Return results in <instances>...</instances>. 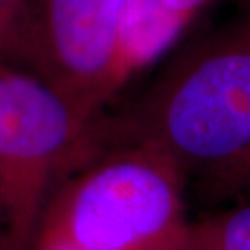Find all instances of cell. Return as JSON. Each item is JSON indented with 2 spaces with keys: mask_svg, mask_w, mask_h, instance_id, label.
<instances>
[{
  "mask_svg": "<svg viewBox=\"0 0 250 250\" xmlns=\"http://www.w3.org/2000/svg\"><path fill=\"white\" fill-rule=\"evenodd\" d=\"M184 172L167 154L143 143L91 158L52 195L36 242L77 250H177L188 224ZM33 244V246H34Z\"/></svg>",
  "mask_w": 250,
  "mask_h": 250,
  "instance_id": "cell-2",
  "label": "cell"
},
{
  "mask_svg": "<svg viewBox=\"0 0 250 250\" xmlns=\"http://www.w3.org/2000/svg\"><path fill=\"white\" fill-rule=\"evenodd\" d=\"M33 250H77V249L61 242H36L33 246Z\"/></svg>",
  "mask_w": 250,
  "mask_h": 250,
  "instance_id": "cell-10",
  "label": "cell"
},
{
  "mask_svg": "<svg viewBox=\"0 0 250 250\" xmlns=\"http://www.w3.org/2000/svg\"><path fill=\"white\" fill-rule=\"evenodd\" d=\"M20 8L0 3V68H12L28 73L26 41Z\"/></svg>",
  "mask_w": 250,
  "mask_h": 250,
  "instance_id": "cell-7",
  "label": "cell"
},
{
  "mask_svg": "<svg viewBox=\"0 0 250 250\" xmlns=\"http://www.w3.org/2000/svg\"><path fill=\"white\" fill-rule=\"evenodd\" d=\"M116 132L167 154L184 176L236 158L250 143V8L184 47Z\"/></svg>",
  "mask_w": 250,
  "mask_h": 250,
  "instance_id": "cell-1",
  "label": "cell"
},
{
  "mask_svg": "<svg viewBox=\"0 0 250 250\" xmlns=\"http://www.w3.org/2000/svg\"><path fill=\"white\" fill-rule=\"evenodd\" d=\"M2 5H7V7H12V8H20L21 7V0H0Z\"/></svg>",
  "mask_w": 250,
  "mask_h": 250,
  "instance_id": "cell-11",
  "label": "cell"
},
{
  "mask_svg": "<svg viewBox=\"0 0 250 250\" xmlns=\"http://www.w3.org/2000/svg\"><path fill=\"white\" fill-rule=\"evenodd\" d=\"M203 187L211 197H231L250 188V143L236 158L203 176Z\"/></svg>",
  "mask_w": 250,
  "mask_h": 250,
  "instance_id": "cell-8",
  "label": "cell"
},
{
  "mask_svg": "<svg viewBox=\"0 0 250 250\" xmlns=\"http://www.w3.org/2000/svg\"><path fill=\"white\" fill-rule=\"evenodd\" d=\"M177 250H250V203L188 224Z\"/></svg>",
  "mask_w": 250,
  "mask_h": 250,
  "instance_id": "cell-6",
  "label": "cell"
},
{
  "mask_svg": "<svg viewBox=\"0 0 250 250\" xmlns=\"http://www.w3.org/2000/svg\"><path fill=\"white\" fill-rule=\"evenodd\" d=\"M188 21L164 0H132L121 26V52L128 78L161 56Z\"/></svg>",
  "mask_w": 250,
  "mask_h": 250,
  "instance_id": "cell-5",
  "label": "cell"
},
{
  "mask_svg": "<svg viewBox=\"0 0 250 250\" xmlns=\"http://www.w3.org/2000/svg\"><path fill=\"white\" fill-rule=\"evenodd\" d=\"M132 0H21L26 72L89 119L128 80L122 18Z\"/></svg>",
  "mask_w": 250,
  "mask_h": 250,
  "instance_id": "cell-4",
  "label": "cell"
},
{
  "mask_svg": "<svg viewBox=\"0 0 250 250\" xmlns=\"http://www.w3.org/2000/svg\"><path fill=\"white\" fill-rule=\"evenodd\" d=\"M103 132L41 80L0 68V250L33 246L54 182L94 156Z\"/></svg>",
  "mask_w": 250,
  "mask_h": 250,
  "instance_id": "cell-3",
  "label": "cell"
},
{
  "mask_svg": "<svg viewBox=\"0 0 250 250\" xmlns=\"http://www.w3.org/2000/svg\"><path fill=\"white\" fill-rule=\"evenodd\" d=\"M166 5L176 13L182 15L187 20H192L195 13H198L203 7L211 3L213 0H164Z\"/></svg>",
  "mask_w": 250,
  "mask_h": 250,
  "instance_id": "cell-9",
  "label": "cell"
}]
</instances>
